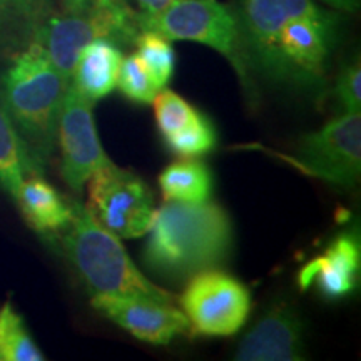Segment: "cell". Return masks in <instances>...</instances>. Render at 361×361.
<instances>
[{
    "instance_id": "obj_5",
    "label": "cell",
    "mask_w": 361,
    "mask_h": 361,
    "mask_svg": "<svg viewBox=\"0 0 361 361\" xmlns=\"http://www.w3.org/2000/svg\"><path fill=\"white\" fill-rule=\"evenodd\" d=\"M139 32V13L133 11L128 0H92L82 13H64L45 20L34 32L32 40L42 45L54 66L71 82L85 45L107 39L121 47L134 44Z\"/></svg>"
},
{
    "instance_id": "obj_26",
    "label": "cell",
    "mask_w": 361,
    "mask_h": 361,
    "mask_svg": "<svg viewBox=\"0 0 361 361\" xmlns=\"http://www.w3.org/2000/svg\"><path fill=\"white\" fill-rule=\"evenodd\" d=\"M90 4L92 0H62L66 13H82Z\"/></svg>"
},
{
    "instance_id": "obj_21",
    "label": "cell",
    "mask_w": 361,
    "mask_h": 361,
    "mask_svg": "<svg viewBox=\"0 0 361 361\" xmlns=\"http://www.w3.org/2000/svg\"><path fill=\"white\" fill-rule=\"evenodd\" d=\"M47 13L49 0H0V30L34 35Z\"/></svg>"
},
{
    "instance_id": "obj_6",
    "label": "cell",
    "mask_w": 361,
    "mask_h": 361,
    "mask_svg": "<svg viewBox=\"0 0 361 361\" xmlns=\"http://www.w3.org/2000/svg\"><path fill=\"white\" fill-rule=\"evenodd\" d=\"M141 30H154L173 40H189L214 49L231 62L245 85H250L236 11L219 0H178L154 16L139 13Z\"/></svg>"
},
{
    "instance_id": "obj_13",
    "label": "cell",
    "mask_w": 361,
    "mask_h": 361,
    "mask_svg": "<svg viewBox=\"0 0 361 361\" xmlns=\"http://www.w3.org/2000/svg\"><path fill=\"white\" fill-rule=\"evenodd\" d=\"M360 268L358 236L353 233H343L300 269L296 278L298 286L305 291L314 288L329 301L341 300L358 286Z\"/></svg>"
},
{
    "instance_id": "obj_16",
    "label": "cell",
    "mask_w": 361,
    "mask_h": 361,
    "mask_svg": "<svg viewBox=\"0 0 361 361\" xmlns=\"http://www.w3.org/2000/svg\"><path fill=\"white\" fill-rule=\"evenodd\" d=\"M159 188L164 201L197 204L209 201L213 174L204 162L180 159L166 166L159 174Z\"/></svg>"
},
{
    "instance_id": "obj_2",
    "label": "cell",
    "mask_w": 361,
    "mask_h": 361,
    "mask_svg": "<svg viewBox=\"0 0 361 361\" xmlns=\"http://www.w3.org/2000/svg\"><path fill=\"white\" fill-rule=\"evenodd\" d=\"M338 27L340 17L322 6L295 13L243 49L246 66L255 67L273 84L322 89L338 40Z\"/></svg>"
},
{
    "instance_id": "obj_1",
    "label": "cell",
    "mask_w": 361,
    "mask_h": 361,
    "mask_svg": "<svg viewBox=\"0 0 361 361\" xmlns=\"http://www.w3.org/2000/svg\"><path fill=\"white\" fill-rule=\"evenodd\" d=\"M144 247V264L157 276L180 281L218 268L233 250V224L213 202L164 201L156 209Z\"/></svg>"
},
{
    "instance_id": "obj_24",
    "label": "cell",
    "mask_w": 361,
    "mask_h": 361,
    "mask_svg": "<svg viewBox=\"0 0 361 361\" xmlns=\"http://www.w3.org/2000/svg\"><path fill=\"white\" fill-rule=\"evenodd\" d=\"M336 102L341 114H355L361 107V67L360 61L351 62L340 72L336 80Z\"/></svg>"
},
{
    "instance_id": "obj_15",
    "label": "cell",
    "mask_w": 361,
    "mask_h": 361,
    "mask_svg": "<svg viewBox=\"0 0 361 361\" xmlns=\"http://www.w3.org/2000/svg\"><path fill=\"white\" fill-rule=\"evenodd\" d=\"M13 200L30 228L39 234L52 236L62 233L72 219V202H67L39 174L27 176Z\"/></svg>"
},
{
    "instance_id": "obj_22",
    "label": "cell",
    "mask_w": 361,
    "mask_h": 361,
    "mask_svg": "<svg viewBox=\"0 0 361 361\" xmlns=\"http://www.w3.org/2000/svg\"><path fill=\"white\" fill-rule=\"evenodd\" d=\"M152 106H154L156 126L162 139L169 137L179 129H183L200 112L183 96L169 89L159 90L152 101Z\"/></svg>"
},
{
    "instance_id": "obj_18",
    "label": "cell",
    "mask_w": 361,
    "mask_h": 361,
    "mask_svg": "<svg viewBox=\"0 0 361 361\" xmlns=\"http://www.w3.org/2000/svg\"><path fill=\"white\" fill-rule=\"evenodd\" d=\"M134 45L137 47L135 54L142 61L156 89L162 90L168 87L176 67V52L171 40L154 30H141L134 40Z\"/></svg>"
},
{
    "instance_id": "obj_23",
    "label": "cell",
    "mask_w": 361,
    "mask_h": 361,
    "mask_svg": "<svg viewBox=\"0 0 361 361\" xmlns=\"http://www.w3.org/2000/svg\"><path fill=\"white\" fill-rule=\"evenodd\" d=\"M117 89L124 94L129 101L135 104H152L159 90L152 84L146 67L137 54H129L123 59V64L117 78Z\"/></svg>"
},
{
    "instance_id": "obj_9",
    "label": "cell",
    "mask_w": 361,
    "mask_h": 361,
    "mask_svg": "<svg viewBox=\"0 0 361 361\" xmlns=\"http://www.w3.org/2000/svg\"><path fill=\"white\" fill-rule=\"evenodd\" d=\"M189 331L221 338L241 331L251 313V293L238 278L216 268L192 274L179 298Z\"/></svg>"
},
{
    "instance_id": "obj_10",
    "label": "cell",
    "mask_w": 361,
    "mask_h": 361,
    "mask_svg": "<svg viewBox=\"0 0 361 361\" xmlns=\"http://www.w3.org/2000/svg\"><path fill=\"white\" fill-rule=\"evenodd\" d=\"M94 104L69 84L57 123L62 179L75 194H82L90 176L112 162L99 139Z\"/></svg>"
},
{
    "instance_id": "obj_17",
    "label": "cell",
    "mask_w": 361,
    "mask_h": 361,
    "mask_svg": "<svg viewBox=\"0 0 361 361\" xmlns=\"http://www.w3.org/2000/svg\"><path fill=\"white\" fill-rule=\"evenodd\" d=\"M30 174L40 173L0 102V186L13 197L22 180Z\"/></svg>"
},
{
    "instance_id": "obj_12",
    "label": "cell",
    "mask_w": 361,
    "mask_h": 361,
    "mask_svg": "<svg viewBox=\"0 0 361 361\" xmlns=\"http://www.w3.org/2000/svg\"><path fill=\"white\" fill-rule=\"evenodd\" d=\"M238 361H300L305 360L303 323L295 306L288 301L271 308L252 324L239 341Z\"/></svg>"
},
{
    "instance_id": "obj_20",
    "label": "cell",
    "mask_w": 361,
    "mask_h": 361,
    "mask_svg": "<svg viewBox=\"0 0 361 361\" xmlns=\"http://www.w3.org/2000/svg\"><path fill=\"white\" fill-rule=\"evenodd\" d=\"M173 154L180 157H200L209 154L218 144V133L214 124L202 112H197L178 133L164 139Z\"/></svg>"
},
{
    "instance_id": "obj_11",
    "label": "cell",
    "mask_w": 361,
    "mask_h": 361,
    "mask_svg": "<svg viewBox=\"0 0 361 361\" xmlns=\"http://www.w3.org/2000/svg\"><path fill=\"white\" fill-rule=\"evenodd\" d=\"M90 305L135 340L149 345H169L174 338L189 333L188 318L171 301L137 295H96L90 296Z\"/></svg>"
},
{
    "instance_id": "obj_7",
    "label": "cell",
    "mask_w": 361,
    "mask_h": 361,
    "mask_svg": "<svg viewBox=\"0 0 361 361\" xmlns=\"http://www.w3.org/2000/svg\"><path fill=\"white\" fill-rule=\"evenodd\" d=\"M259 149L310 178L338 188H351L361 174V116L360 112L341 114L323 128L303 134L293 154Z\"/></svg>"
},
{
    "instance_id": "obj_8",
    "label": "cell",
    "mask_w": 361,
    "mask_h": 361,
    "mask_svg": "<svg viewBox=\"0 0 361 361\" xmlns=\"http://www.w3.org/2000/svg\"><path fill=\"white\" fill-rule=\"evenodd\" d=\"M104 229L121 239L146 236L154 221V196L144 180L114 162L87 180V206Z\"/></svg>"
},
{
    "instance_id": "obj_4",
    "label": "cell",
    "mask_w": 361,
    "mask_h": 361,
    "mask_svg": "<svg viewBox=\"0 0 361 361\" xmlns=\"http://www.w3.org/2000/svg\"><path fill=\"white\" fill-rule=\"evenodd\" d=\"M62 233V251L90 296L137 295L174 303L169 291L135 266L121 238L104 229L80 202H72V219Z\"/></svg>"
},
{
    "instance_id": "obj_19",
    "label": "cell",
    "mask_w": 361,
    "mask_h": 361,
    "mask_svg": "<svg viewBox=\"0 0 361 361\" xmlns=\"http://www.w3.org/2000/svg\"><path fill=\"white\" fill-rule=\"evenodd\" d=\"M45 356L27 331L20 314L11 305L0 310V360L42 361Z\"/></svg>"
},
{
    "instance_id": "obj_27",
    "label": "cell",
    "mask_w": 361,
    "mask_h": 361,
    "mask_svg": "<svg viewBox=\"0 0 361 361\" xmlns=\"http://www.w3.org/2000/svg\"><path fill=\"white\" fill-rule=\"evenodd\" d=\"M328 6L340 8V11H355L358 7V0H322Z\"/></svg>"
},
{
    "instance_id": "obj_14",
    "label": "cell",
    "mask_w": 361,
    "mask_h": 361,
    "mask_svg": "<svg viewBox=\"0 0 361 361\" xmlns=\"http://www.w3.org/2000/svg\"><path fill=\"white\" fill-rule=\"evenodd\" d=\"M123 51L107 39H97L80 51L71 85L84 99L96 104L117 87V78L123 64Z\"/></svg>"
},
{
    "instance_id": "obj_3",
    "label": "cell",
    "mask_w": 361,
    "mask_h": 361,
    "mask_svg": "<svg viewBox=\"0 0 361 361\" xmlns=\"http://www.w3.org/2000/svg\"><path fill=\"white\" fill-rule=\"evenodd\" d=\"M69 84L35 40L13 57L2 75L0 102L39 173L56 149L59 116Z\"/></svg>"
},
{
    "instance_id": "obj_25",
    "label": "cell",
    "mask_w": 361,
    "mask_h": 361,
    "mask_svg": "<svg viewBox=\"0 0 361 361\" xmlns=\"http://www.w3.org/2000/svg\"><path fill=\"white\" fill-rule=\"evenodd\" d=\"M178 0H137V6L144 16H154L173 6Z\"/></svg>"
}]
</instances>
